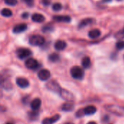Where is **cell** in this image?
Segmentation results:
<instances>
[{"label": "cell", "instance_id": "obj_1", "mask_svg": "<svg viewBox=\"0 0 124 124\" xmlns=\"http://www.w3.org/2000/svg\"><path fill=\"white\" fill-rule=\"evenodd\" d=\"M44 42H45L44 37L39 34L32 35L29 38V43L33 46H40L42 45Z\"/></svg>", "mask_w": 124, "mask_h": 124}, {"label": "cell", "instance_id": "obj_2", "mask_svg": "<svg viewBox=\"0 0 124 124\" xmlns=\"http://www.w3.org/2000/svg\"><path fill=\"white\" fill-rule=\"evenodd\" d=\"M70 75L74 79L81 80L84 76V72L80 67L74 66L70 69Z\"/></svg>", "mask_w": 124, "mask_h": 124}, {"label": "cell", "instance_id": "obj_3", "mask_svg": "<svg viewBox=\"0 0 124 124\" xmlns=\"http://www.w3.org/2000/svg\"><path fill=\"white\" fill-rule=\"evenodd\" d=\"M0 86L5 90H9L12 88V85L6 75L0 74Z\"/></svg>", "mask_w": 124, "mask_h": 124}, {"label": "cell", "instance_id": "obj_4", "mask_svg": "<svg viewBox=\"0 0 124 124\" xmlns=\"http://www.w3.org/2000/svg\"><path fill=\"white\" fill-rule=\"evenodd\" d=\"M46 88L48 90L57 93V94H60V91H61V87L60 86V85L58 84V83L55 80H50L49 81L46 85Z\"/></svg>", "mask_w": 124, "mask_h": 124}, {"label": "cell", "instance_id": "obj_5", "mask_svg": "<svg viewBox=\"0 0 124 124\" xmlns=\"http://www.w3.org/2000/svg\"><path fill=\"white\" fill-rule=\"evenodd\" d=\"M17 56L20 59H25L30 56L31 55V50L28 48H19L17 50Z\"/></svg>", "mask_w": 124, "mask_h": 124}, {"label": "cell", "instance_id": "obj_6", "mask_svg": "<svg viewBox=\"0 0 124 124\" xmlns=\"http://www.w3.org/2000/svg\"><path fill=\"white\" fill-rule=\"evenodd\" d=\"M59 94H60V96L63 99L66 100L67 102H72L74 100V99H75L73 94L71 92H70L69 91L65 90V89H62V88Z\"/></svg>", "mask_w": 124, "mask_h": 124}, {"label": "cell", "instance_id": "obj_7", "mask_svg": "<svg viewBox=\"0 0 124 124\" xmlns=\"http://www.w3.org/2000/svg\"><path fill=\"white\" fill-rule=\"evenodd\" d=\"M25 67L28 68V69H36L39 67V62L37 61V60L34 59V58H28L25 62Z\"/></svg>", "mask_w": 124, "mask_h": 124}, {"label": "cell", "instance_id": "obj_8", "mask_svg": "<svg viewBox=\"0 0 124 124\" xmlns=\"http://www.w3.org/2000/svg\"><path fill=\"white\" fill-rule=\"evenodd\" d=\"M51 76V73L48 69H41L38 73V77L41 80H47Z\"/></svg>", "mask_w": 124, "mask_h": 124}, {"label": "cell", "instance_id": "obj_9", "mask_svg": "<svg viewBox=\"0 0 124 124\" xmlns=\"http://www.w3.org/2000/svg\"><path fill=\"white\" fill-rule=\"evenodd\" d=\"M16 84L22 88H26L29 86V82L25 77H17L16 79Z\"/></svg>", "mask_w": 124, "mask_h": 124}, {"label": "cell", "instance_id": "obj_10", "mask_svg": "<svg viewBox=\"0 0 124 124\" xmlns=\"http://www.w3.org/2000/svg\"><path fill=\"white\" fill-rule=\"evenodd\" d=\"M60 118V115L57 114L51 118H45L42 121V124H53L55 122H57V121H59Z\"/></svg>", "mask_w": 124, "mask_h": 124}, {"label": "cell", "instance_id": "obj_11", "mask_svg": "<svg viewBox=\"0 0 124 124\" xmlns=\"http://www.w3.org/2000/svg\"><path fill=\"white\" fill-rule=\"evenodd\" d=\"M53 19L57 22H64V23H69L71 20L70 17L68 15H55L53 17Z\"/></svg>", "mask_w": 124, "mask_h": 124}, {"label": "cell", "instance_id": "obj_12", "mask_svg": "<svg viewBox=\"0 0 124 124\" xmlns=\"http://www.w3.org/2000/svg\"><path fill=\"white\" fill-rule=\"evenodd\" d=\"M28 26L25 23H20L16 25L14 28H13V32L15 34H18V33H21L25 31L27 29Z\"/></svg>", "mask_w": 124, "mask_h": 124}, {"label": "cell", "instance_id": "obj_13", "mask_svg": "<svg viewBox=\"0 0 124 124\" xmlns=\"http://www.w3.org/2000/svg\"><path fill=\"white\" fill-rule=\"evenodd\" d=\"M41 105V101L39 98H36V99H33L31 102V107L34 111L39 110L40 108Z\"/></svg>", "mask_w": 124, "mask_h": 124}, {"label": "cell", "instance_id": "obj_14", "mask_svg": "<svg viewBox=\"0 0 124 124\" xmlns=\"http://www.w3.org/2000/svg\"><path fill=\"white\" fill-rule=\"evenodd\" d=\"M31 19L33 21L36 22V23H42L45 20V18L43 15L40 14V13H34L33 14Z\"/></svg>", "mask_w": 124, "mask_h": 124}, {"label": "cell", "instance_id": "obj_15", "mask_svg": "<svg viewBox=\"0 0 124 124\" xmlns=\"http://www.w3.org/2000/svg\"><path fill=\"white\" fill-rule=\"evenodd\" d=\"M67 43L63 40H57L54 44V48L57 50H63L64 49H65Z\"/></svg>", "mask_w": 124, "mask_h": 124}, {"label": "cell", "instance_id": "obj_16", "mask_svg": "<svg viewBox=\"0 0 124 124\" xmlns=\"http://www.w3.org/2000/svg\"><path fill=\"white\" fill-rule=\"evenodd\" d=\"M84 114L87 115H93L97 112V108L93 105H89L84 108Z\"/></svg>", "mask_w": 124, "mask_h": 124}, {"label": "cell", "instance_id": "obj_17", "mask_svg": "<svg viewBox=\"0 0 124 124\" xmlns=\"http://www.w3.org/2000/svg\"><path fill=\"white\" fill-rule=\"evenodd\" d=\"M74 108V105L71 102H67L64 103L62 106V110L65 112H70Z\"/></svg>", "mask_w": 124, "mask_h": 124}, {"label": "cell", "instance_id": "obj_18", "mask_svg": "<svg viewBox=\"0 0 124 124\" xmlns=\"http://www.w3.org/2000/svg\"><path fill=\"white\" fill-rule=\"evenodd\" d=\"M88 35L91 39H96V38L99 37L101 35V31L97 29H94L91 30L89 32Z\"/></svg>", "mask_w": 124, "mask_h": 124}, {"label": "cell", "instance_id": "obj_19", "mask_svg": "<svg viewBox=\"0 0 124 124\" xmlns=\"http://www.w3.org/2000/svg\"><path fill=\"white\" fill-rule=\"evenodd\" d=\"M81 64H82V67H83L84 69H88V68H89L90 66H91V59H90V58L88 57V56L84 57V58L82 59Z\"/></svg>", "mask_w": 124, "mask_h": 124}, {"label": "cell", "instance_id": "obj_20", "mask_svg": "<svg viewBox=\"0 0 124 124\" xmlns=\"http://www.w3.org/2000/svg\"><path fill=\"white\" fill-rule=\"evenodd\" d=\"M93 20L91 19V18H86V19H84L83 20L81 21V23H79V28H83L84 26H86L87 25L89 24H91L92 23Z\"/></svg>", "mask_w": 124, "mask_h": 124}, {"label": "cell", "instance_id": "obj_21", "mask_svg": "<svg viewBox=\"0 0 124 124\" xmlns=\"http://www.w3.org/2000/svg\"><path fill=\"white\" fill-rule=\"evenodd\" d=\"M1 14L4 17H11L12 15V12L8 8H4L1 11Z\"/></svg>", "mask_w": 124, "mask_h": 124}, {"label": "cell", "instance_id": "obj_22", "mask_svg": "<svg viewBox=\"0 0 124 124\" xmlns=\"http://www.w3.org/2000/svg\"><path fill=\"white\" fill-rule=\"evenodd\" d=\"M60 59V56L57 53H52L49 56V60L52 62H57Z\"/></svg>", "mask_w": 124, "mask_h": 124}, {"label": "cell", "instance_id": "obj_23", "mask_svg": "<svg viewBox=\"0 0 124 124\" xmlns=\"http://www.w3.org/2000/svg\"><path fill=\"white\" fill-rule=\"evenodd\" d=\"M39 117V113L36 111H33V112H30L28 113V118L31 121H35Z\"/></svg>", "mask_w": 124, "mask_h": 124}, {"label": "cell", "instance_id": "obj_24", "mask_svg": "<svg viewBox=\"0 0 124 124\" xmlns=\"http://www.w3.org/2000/svg\"><path fill=\"white\" fill-rule=\"evenodd\" d=\"M116 38V39H124V27L123 28V29H121V31H118L116 35H115Z\"/></svg>", "mask_w": 124, "mask_h": 124}, {"label": "cell", "instance_id": "obj_25", "mask_svg": "<svg viewBox=\"0 0 124 124\" xmlns=\"http://www.w3.org/2000/svg\"><path fill=\"white\" fill-rule=\"evenodd\" d=\"M62 7V4H61L60 3H58V2L54 3V4L52 5V9H53V10L55 11V12H57V11L61 10Z\"/></svg>", "mask_w": 124, "mask_h": 124}, {"label": "cell", "instance_id": "obj_26", "mask_svg": "<svg viewBox=\"0 0 124 124\" xmlns=\"http://www.w3.org/2000/svg\"><path fill=\"white\" fill-rule=\"evenodd\" d=\"M4 2L9 6H15L17 4V0H4Z\"/></svg>", "mask_w": 124, "mask_h": 124}, {"label": "cell", "instance_id": "obj_27", "mask_svg": "<svg viewBox=\"0 0 124 124\" xmlns=\"http://www.w3.org/2000/svg\"><path fill=\"white\" fill-rule=\"evenodd\" d=\"M116 48L118 50H123L124 49V41H118L116 43Z\"/></svg>", "mask_w": 124, "mask_h": 124}, {"label": "cell", "instance_id": "obj_28", "mask_svg": "<svg viewBox=\"0 0 124 124\" xmlns=\"http://www.w3.org/2000/svg\"><path fill=\"white\" fill-rule=\"evenodd\" d=\"M85 114H84V109H80L78 110L76 113V115L77 118H81L82 116H84Z\"/></svg>", "mask_w": 124, "mask_h": 124}, {"label": "cell", "instance_id": "obj_29", "mask_svg": "<svg viewBox=\"0 0 124 124\" xmlns=\"http://www.w3.org/2000/svg\"><path fill=\"white\" fill-rule=\"evenodd\" d=\"M52 29H53L52 26H45L43 28V31H44V32H48V31H52Z\"/></svg>", "mask_w": 124, "mask_h": 124}, {"label": "cell", "instance_id": "obj_30", "mask_svg": "<svg viewBox=\"0 0 124 124\" xmlns=\"http://www.w3.org/2000/svg\"><path fill=\"white\" fill-rule=\"evenodd\" d=\"M23 1L24 2H25L30 7H32L33 5V3H34V0H23Z\"/></svg>", "mask_w": 124, "mask_h": 124}, {"label": "cell", "instance_id": "obj_31", "mask_svg": "<svg viewBox=\"0 0 124 124\" xmlns=\"http://www.w3.org/2000/svg\"><path fill=\"white\" fill-rule=\"evenodd\" d=\"M41 3L44 5V6H48L50 4L51 1L50 0H41Z\"/></svg>", "mask_w": 124, "mask_h": 124}, {"label": "cell", "instance_id": "obj_32", "mask_svg": "<svg viewBox=\"0 0 124 124\" xmlns=\"http://www.w3.org/2000/svg\"><path fill=\"white\" fill-rule=\"evenodd\" d=\"M28 17V12H25L22 15V18H27Z\"/></svg>", "mask_w": 124, "mask_h": 124}, {"label": "cell", "instance_id": "obj_33", "mask_svg": "<svg viewBox=\"0 0 124 124\" xmlns=\"http://www.w3.org/2000/svg\"><path fill=\"white\" fill-rule=\"evenodd\" d=\"M87 124H97L96 122H94V121H91V122H89Z\"/></svg>", "mask_w": 124, "mask_h": 124}, {"label": "cell", "instance_id": "obj_34", "mask_svg": "<svg viewBox=\"0 0 124 124\" xmlns=\"http://www.w3.org/2000/svg\"><path fill=\"white\" fill-rule=\"evenodd\" d=\"M65 124H73V123H66Z\"/></svg>", "mask_w": 124, "mask_h": 124}, {"label": "cell", "instance_id": "obj_35", "mask_svg": "<svg viewBox=\"0 0 124 124\" xmlns=\"http://www.w3.org/2000/svg\"><path fill=\"white\" fill-rule=\"evenodd\" d=\"M6 124H12V123H9H9H7Z\"/></svg>", "mask_w": 124, "mask_h": 124}, {"label": "cell", "instance_id": "obj_36", "mask_svg": "<svg viewBox=\"0 0 124 124\" xmlns=\"http://www.w3.org/2000/svg\"><path fill=\"white\" fill-rule=\"evenodd\" d=\"M105 1H110V0H105Z\"/></svg>", "mask_w": 124, "mask_h": 124}]
</instances>
